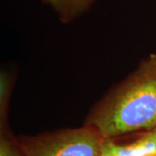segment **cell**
<instances>
[{"instance_id":"3","label":"cell","mask_w":156,"mask_h":156,"mask_svg":"<svg viewBox=\"0 0 156 156\" xmlns=\"http://www.w3.org/2000/svg\"><path fill=\"white\" fill-rule=\"evenodd\" d=\"M102 153L112 156H145L156 153V128L140 132L133 141L120 144L115 139L104 140Z\"/></svg>"},{"instance_id":"4","label":"cell","mask_w":156,"mask_h":156,"mask_svg":"<svg viewBox=\"0 0 156 156\" xmlns=\"http://www.w3.org/2000/svg\"><path fill=\"white\" fill-rule=\"evenodd\" d=\"M42 2L56 13L62 23H69L84 15L95 0H42Z\"/></svg>"},{"instance_id":"1","label":"cell","mask_w":156,"mask_h":156,"mask_svg":"<svg viewBox=\"0 0 156 156\" xmlns=\"http://www.w3.org/2000/svg\"><path fill=\"white\" fill-rule=\"evenodd\" d=\"M83 124L105 138H119L156 128V53L114 85L88 112Z\"/></svg>"},{"instance_id":"2","label":"cell","mask_w":156,"mask_h":156,"mask_svg":"<svg viewBox=\"0 0 156 156\" xmlns=\"http://www.w3.org/2000/svg\"><path fill=\"white\" fill-rule=\"evenodd\" d=\"M24 156H101L105 138L92 126L17 136Z\"/></svg>"},{"instance_id":"6","label":"cell","mask_w":156,"mask_h":156,"mask_svg":"<svg viewBox=\"0 0 156 156\" xmlns=\"http://www.w3.org/2000/svg\"><path fill=\"white\" fill-rule=\"evenodd\" d=\"M145 156H156V153H154V154H147V155Z\"/></svg>"},{"instance_id":"5","label":"cell","mask_w":156,"mask_h":156,"mask_svg":"<svg viewBox=\"0 0 156 156\" xmlns=\"http://www.w3.org/2000/svg\"><path fill=\"white\" fill-rule=\"evenodd\" d=\"M0 156H24L8 122V115H0Z\"/></svg>"}]
</instances>
